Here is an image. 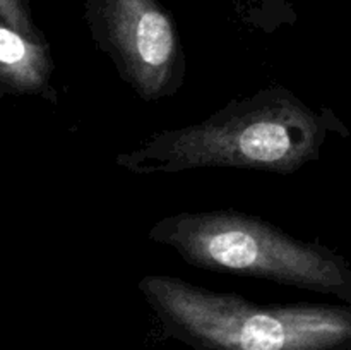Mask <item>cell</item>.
I'll return each instance as SVG.
<instances>
[{"mask_svg": "<svg viewBox=\"0 0 351 350\" xmlns=\"http://www.w3.org/2000/svg\"><path fill=\"white\" fill-rule=\"evenodd\" d=\"M329 129L317 112L283 86L228 103L199 124L153 134L117 165L137 175L195 168L293 174L319 156Z\"/></svg>", "mask_w": 351, "mask_h": 350, "instance_id": "obj_1", "label": "cell"}, {"mask_svg": "<svg viewBox=\"0 0 351 350\" xmlns=\"http://www.w3.org/2000/svg\"><path fill=\"white\" fill-rule=\"evenodd\" d=\"M161 328L194 350H350L351 309L263 305L168 275L137 283Z\"/></svg>", "mask_w": 351, "mask_h": 350, "instance_id": "obj_2", "label": "cell"}, {"mask_svg": "<svg viewBox=\"0 0 351 350\" xmlns=\"http://www.w3.org/2000/svg\"><path fill=\"white\" fill-rule=\"evenodd\" d=\"M149 239L202 270L264 278L351 301V271L338 254L247 213L219 209L163 216L151 226Z\"/></svg>", "mask_w": 351, "mask_h": 350, "instance_id": "obj_3", "label": "cell"}, {"mask_svg": "<svg viewBox=\"0 0 351 350\" xmlns=\"http://www.w3.org/2000/svg\"><path fill=\"white\" fill-rule=\"evenodd\" d=\"M93 40L146 102L171 96L185 78L177 26L158 0H88Z\"/></svg>", "mask_w": 351, "mask_h": 350, "instance_id": "obj_4", "label": "cell"}, {"mask_svg": "<svg viewBox=\"0 0 351 350\" xmlns=\"http://www.w3.org/2000/svg\"><path fill=\"white\" fill-rule=\"evenodd\" d=\"M51 72L53 64L45 41L19 33L0 17V82L12 91L53 100Z\"/></svg>", "mask_w": 351, "mask_h": 350, "instance_id": "obj_5", "label": "cell"}, {"mask_svg": "<svg viewBox=\"0 0 351 350\" xmlns=\"http://www.w3.org/2000/svg\"><path fill=\"white\" fill-rule=\"evenodd\" d=\"M0 17L19 33L26 34L33 40H41L40 33L31 21L29 10H27L24 0H0Z\"/></svg>", "mask_w": 351, "mask_h": 350, "instance_id": "obj_6", "label": "cell"}]
</instances>
